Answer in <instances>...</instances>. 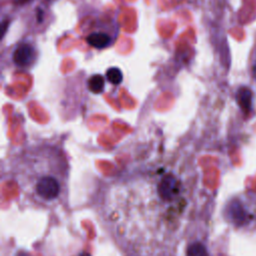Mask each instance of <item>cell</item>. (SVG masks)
Returning <instances> with one entry per match:
<instances>
[{"label":"cell","instance_id":"obj_4","mask_svg":"<svg viewBox=\"0 0 256 256\" xmlns=\"http://www.w3.org/2000/svg\"><path fill=\"white\" fill-rule=\"evenodd\" d=\"M237 102L242 109V111L247 114L251 108V100H252V92L247 87H241L237 91Z\"/></svg>","mask_w":256,"mask_h":256},{"label":"cell","instance_id":"obj_9","mask_svg":"<svg viewBox=\"0 0 256 256\" xmlns=\"http://www.w3.org/2000/svg\"><path fill=\"white\" fill-rule=\"evenodd\" d=\"M19 1H25V0H19Z\"/></svg>","mask_w":256,"mask_h":256},{"label":"cell","instance_id":"obj_8","mask_svg":"<svg viewBox=\"0 0 256 256\" xmlns=\"http://www.w3.org/2000/svg\"><path fill=\"white\" fill-rule=\"evenodd\" d=\"M189 256H208V254L201 244H195L191 247Z\"/></svg>","mask_w":256,"mask_h":256},{"label":"cell","instance_id":"obj_7","mask_svg":"<svg viewBox=\"0 0 256 256\" xmlns=\"http://www.w3.org/2000/svg\"><path fill=\"white\" fill-rule=\"evenodd\" d=\"M106 78L110 83H112L114 85L120 84L123 79L122 72L117 67H111L106 71Z\"/></svg>","mask_w":256,"mask_h":256},{"label":"cell","instance_id":"obj_2","mask_svg":"<svg viewBox=\"0 0 256 256\" xmlns=\"http://www.w3.org/2000/svg\"><path fill=\"white\" fill-rule=\"evenodd\" d=\"M13 62L19 67L29 66L35 59V51L29 44H20L13 52Z\"/></svg>","mask_w":256,"mask_h":256},{"label":"cell","instance_id":"obj_3","mask_svg":"<svg viewBox=\"0 0 256 256\" xmlns=\"http://www.w3.org/2000/svg\"><path fill=\"white\" fill-rule=\"evenodd\" d=\"M86 40L90 46L97 48V49L106 48L111 43L110 36L104 32L91 33L88 35Z\"/></svg>","mask_w":256,"mask_h":256},{"label":"cell","instance_id":"obj_6","mask_svg":"<svg viewBox=\"0 0 256 256\" xmlns=\"http://www.w3.org/2000/svg\"><path fill=\"white\" fill-rule=\"evenodd\" d=\"M87 84H88V89L92 93H100L104 89V78L100 74L92 75L88 79Z\"/></svg>","mask_w":256,"mask_h":256},{"label":"cell","instance_id":"obj_5","mask_svg":"<svg viewBox=\"0 0 256 256\" xmlns=\"http://www.w3.org/2000/svg\"><path fill=\"white\" fill-rule=\"evenodd\" d=\"M229 215L233 222L237 224L243 223L245 219V211L238 201H233L229 205Z\"/></svg>","mask_w":256,"mask_h":256},{"label":"cell","instance_id":"obj_1","mask_svg":"<svg viewBox=\"0 0 256 256\" xmlns=\"http://www.w3.org/2000/svg\"><path fill=\"white\" fill-rule=\"evenodd\" d=\"M191 205L187 182L158 171L144 181L103 188L97 210L126 256H175L188 232Z\"/></svg>","mask_w":256,"mask_h":256}]
</instances>
